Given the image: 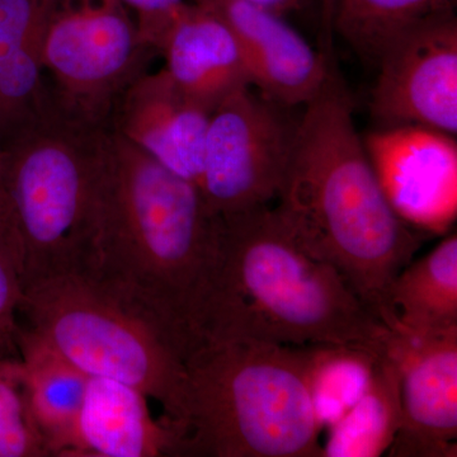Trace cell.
<instances>
[{"mask_svg": "<svg viewBox=\"0 0 457 457\" xmlns=\"http://www.w3.org/2000/svg\"><path fill=\"white\" fill-rule=\"evenodd\" d=\"M385 339V338H384ZM402 426L398 363L383 343L368 389L330 426L323 457H378L392 447Z\"/></svg>", "mask_w": 457, "mask_h": 457, "instance_id": "ac0fdd59", "label": "cell"}, {"mask_svg": "<svg viewBox=\"0 0 457 457\" xmlns=\"http://www.w3.org/2000/svg\"><path fill=\"white\" fill-rule=\"evenodd\" d=\"M278 198L276 209L303 248L335 267L378 320L394 315L390 286L422 237L385 197L333 59L303 104Z\"/></svg>", "mask_w": 457, "mask_h": 457, "instance_id": "7a4b0ae2", "label": "cell"}, {"mask_svg": "<svg viewBox=\"0 0 457 457\" xmlns=\"http://www.w3.org/2000/svg\"><path fill=\"white\" fill-rule=\"evenodd\" d=\"M389 308L405 329L444 332L457 328V236L400 270L389 290Z\"/></svg>", "mask_w": 457, "mask_h": 457, "instance_id": "e0dca14e", "label": "cell"}, {"mask_svg": "<svg viewBox=\"0 0 457 457\" xmlns=\"http://www.w3.org/2000/svg\"><path fill=\"white\" fill-rule=\"evenodd\" d=\"M219 216L196 185L107 129L77 273L155 328L180 359L204 345Z\"/></svg>", "mask_w": 457, "mask_h": 457, "instance_id": "6da1fadb", "label": "cell"}, {"mask_svg": "<svg viewBox=\"0 0 457 457\" xmlns=\"http://www.w3.org/2000/svg\"><path fill=\"white\" fill-rule=\"evenodd\" d=\"M50 0H0V65L41 32Z\"/></svg>", "mask_w": 457, "mask_h": 457, "instance_id": "7402d4cb", "label": "cell"}, {"mask_svg": "<svg viewBox=\"0 0 457 457\" xmlns=\"http://www.w3.org/2000/svg\"><path fill=\"white\" fill-rule=\"evenodd\" d=\"M137 21L141 40L158 51L159 42L171 16L186 0H122Z\"/></svg>", "mask_w": 457, "mask_h": 457, "instance_id": "cb8c5ba5", "label": "cell"}, {"mask_svg": "<svg viewBox=\"0 0 457 457\" xmlns=\"http://www.w3.org/2000/svg\"><path fill=\"white\" fill-rule=\"evenodd\" d=\"M230 27L246 71L263 97L282 107L303 106L323 86L332 55L315 50L285 16L245 0H194Z\"/></svg>", "mask_w": 457, "mask_h": 457, "instance_id": "4fadbf2b", "label": "cell"}, {"mask_svg": "<svg viewBox=\"0 0 457 457\" xmlns=\"http://www.w3.org/2000/svg\"><path fill=\"white\" fill-rule=\"evenodd\" d=\"M21 323L89 378L140 390L170 425L179 417L183 360L155 328L90 279L66 273L27 291Z\"/></svg>", "mask_w": 457, "mask_h": 457, "instance_id": "8992f818", "label": "cell"}, {"mask_svg": "<svg viewBox=\"0 0 457 457\" xmlns=\"http://www.w3.org/2000/svg\"><path fill=\"white\" fill-rule=\"evenodd\" d=\"M371 114L378 128L422 126L457 134V17L411 27L378 57Z\"/></svg>", "mask_w": 457, "mask_h": 457, "instance_id": "9c48e42d", "label": "cell"}, {"mask_svg": "<svg viewBox=\"0 0 457 457\" xmlns=\"http://www.w3.org/2000/svg\"><path fill=\"white\" fill-rule=\"evenodd\" d=\"M183 365L177 457H323L303 345L222 339Z\"/></svg>", "mask_w": 457, "mask_h": 457, "instance_id": "277c9868", "label": "cell"}, {"mask_svg": "<svg viewBox=\"0 0 457 457\" xmlns=\"http://www.w3.org/2000/svg\"><path fill=\"white\" fill-rule=\"evenodd\" d=\"M252 88L237 90L210 116L198 189L218 216L269 206L290 162L297 123Z\"/></svg>", "mask_w": 457, "mask_h": 457, "instance_id": "ba28073f", "label": "cell"}, {"mask_svg": "<svg viewBox=\"0 0 457 457\" xmlns=\"http://www.w3.org/2000/svg\"><path fill=\"white\" fill-rule=\"evenodd\" d=\"M150 51L122 0H50L40 56L54 101L66 116L110 128L117 99L144 73Z\"/></svg>", "mask_w": 457, "mask_h": 457, "instance_id": "52a82bcc", "label": "cell"}, {"mask_svg": "<svg viewBox=\"0 0 457 457\" xmlns=\"http://www.w3.org/2000/svg\"><path fill=\"white\" fill-rule=\"evenodd\" d=\"M386 332L341 273L303 248L276 207L219 216L204 343L375 345Z\"/></svg>", "mask_w": 457, "mask_h": 457, "instance_id": "3957f363", "label": "cell"}, {"mask_svg": "<svg viewBox=\"0 0 457 457\" xmlns=\"http://www.w3.org/2000/svg\"><path fill=\"white\" fill-rule=\"evenodd\" d=\"M20 359L29 405L50 457H57L82 409L89 376L22 327Z\"/></svg>", "mask_w": 457, "mask_h": 457, "instance_id": "2e32d148", "label": "cell"}, {"mask_svg": "<svg viewBox=\"0 0 457 457\" xmlns=\"http://www.w3.org/2000/svg\"><path fill=\"white\" fill-rule=\"evenodd\" d=\"M0 457H50L33 418L20 357H0Z\"/></svg>", "mask_w": 457, "mask_h": 457, "instance_id": "44dd1931", "label": "cell"}, {"mask_svg": "<svg viewBox=\"0 0 457 457\" xmlns=\"http://www.w3.org/2000/svg\"><path fill=\"white\" fill-rule=\"evenodd\" d=\"M158 53L174 83L212 112L237 90L252 87L230 27L212 8L194 0H186L174 12Z\"/></svg>", "mask_w": 457, "mask_h": 457, "instance_id": "5bb4252c", "label": "cell"}, {"mask_svg": "<svg viewBox=\"0 0 457 457\" xmlns=\"http://www.w3.org/2000/svg\"><path fill=\"white\" fill-rule=\"evenodd\" d=\"M2 173H3V144L0 139V248H2L3 236H4L5 212L4 200H3L2 191Z\"/></svg>", "mask_w": 457, "mask_h": 457, "instance_id": "484cf974", "label": "cell"}, {"mask_svg": "<svg viewBox=\"0 0 457 457\" xmlns=\"http://www.w3.org/2000/svg\"><path fill=\"white\" fill-rule=\"evenodd\" d=\"M22 300L20 278L0 248V357H20Z\"/></svg>", "mask_w": 457, "mask_h": 457, "instance_id": "603a6c76", "label": "cell"}, {"mask_svg": "<svg viewBox=\"0 0 457 457\" xmlns=\"http://www.w3.org/2000/svg\"><path fill=\"white\" fill-rule=\"evenodd\" d=\"M212 111L186 95L163 69L141 73L117 99L110 129L198 187Z\"/></svg>", "mask_w": 457, "mask_h": 457, "instance_id": "7c38bea8", "label": "cell"}, {"mask_svg": "<svg viewBox=\"0 0 457 457\" xmlns=\"http://www.w3.org/2000/svg\"><path fill=\"white\" fill-rule=\"evenodd\" d=\"M366 152L396 215L417 231L445 236L457 218L455 137L422 126L378 128Z\"/></svg>", "mask_w": 457, "mask_h": 457, "instance_id": "8fae6325", "label": "cell"}, {"mask_svg": "<svg viewBox=\"0 0 457 457\" xmlns=\"http://www.w3.org/2000/svg\"><path fill=\"white\" fill-rule=\"evenodd\" d=\"M245 2L253 3L276 13L286 16V14L299 12L308 7L314 0H245Z\"/></svg>", "mask_w": 457, "mask_h": 457, "instance_id": "d4e9b609", "label": "cell"}, {"mask_svg": "<svg viewBox=\"0 0 457 457\" xmlns=\"http://www.w3.org/2000/svg\"><path fill=\"white\" fill-rule=\"evenodd\" d=\"M385 326V347L398 363L402 395V426L389 456L455 457L457 328L411 332L395 317Z\"/></svg>", "mask_w": 457, "mask_h": 457, "instance_id": "30bf717a", "label": "cell"}, {"mask_svg": "<svg viewBox=\"0 0 457 457\" xmlns=\"http://www.w3.org/2000/svg\"><path fill=\"white\" fill-rule=\"evenodd\" d=\"M149 398L130 385L89 378L73 431L57 457H177L176 429L155 420Z\"/></svg>", "mask_w": 457, "mask_h": 457, "instance_id": "9a60e30c", "label": "cell"}, {"mask_svg": "<svg viewBox=\"0 0 457 457\" xmlns=\"http://www.w3.org/2000/svg\"><path fill=\"white\" fill-rule=\"evenodd\" d=\"M383 343L384 339L375 345H303L309 390L321 429L341 420L368 389Z\"/></svg>", "mask_w": 457, "mask_h": 457, "instance_id": "ffe728a7", "label": "cell"}, {"mask_svg": "<svg viewBox=\"0 0 457 457\" xmlns=\"http://www.w3.org/2000/svg\"><path fill=\"white\" fill-rule=\"evenodd\" d=\"M107 129L77 121L55 104L3 144L2 248L23 295L77 272Z\"/></svg>", "mask_w": 457, "mask_h": 457, "instance_id": "5b68a950", "label": "cell"}, {"mask_svg": "<svg viewBox=\"0 0 457 457\" xmlns=\"http://www.w3.org/2000/svg\"><path fill=\"white\" fill-rule=\"evenodd\" d=\"M324 21L348 46L376 66L399 35L442 13L455 12L456 0H323Z\"/></svg>", "mask_w": 457, "mask_h": 457, "instance_id": "d6986e66", "label": "cell"}]
</instances>
